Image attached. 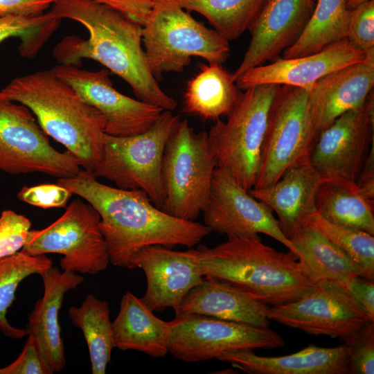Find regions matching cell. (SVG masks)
Returning a JSON list of instances; mask_svg holds the SVG:
<instances>
[{
  "mask_svg": "<svg viewBox=\"0 0 374 374\" xmlns=\"http://www.w3.org/2000/svg\"><path fill=\"white\" fill-rule=\"evenodd\" d=\"M56 184L83 198L98 213L109 262L117 267L134 269L136 254L146 246L192 248L211 232L205 224L167 214L142 190L107 186L85 170L58 178Z\"/></svg>",
  "mask_w": 374,
  "mask_h": 374,
  "instance_id": "obj_1",
  "label": "cell"
},
{
  "mask_svg": "<svg viewBox=\"0 0 374 374\" xmlns=\"http://www.w3.org/2000/svg\"><path fill=\"white\" fill-rule=\"evenodd\" d=\"M51 10L60 19L79 22L89 34L86 40L67 36L57 44L53 57L59 64L79 66L82 59L96 60L126 82L139 100L163 110L177 107L148 66L142 25L94 0H55Z\"/></svg>",
  "mask_w": 374,
  "mask_h": 374,
  "instance_id": "obj_2",
  "label": "cell"
},
{
  "mask_svg": "<svg viewBox=\"0 0 374 374\" xmlns=\"http://www.w3.org/2000/svg\"><path fill=\"white\" fill-rule=\"evenodd\" d=\"M196 251L204 278L229 284L269 306L296 301L314 285L294 253L277 251L258 235L228 238L214 247L199 245Z\"/></svg>",
  "mask_w": 374,
  "mask_h": 374,
  "instance_id": "obj_3",
  "label": "cell"
},
{
  "mask_svg": "<svg viewBox=\"0 0 374 374\" xmlns=\"http://www.w3.org/2000/svg\"><path fill=\"white\" fill-rule=\"evenodd\" d=\"M0 92L27 107L44 132L93 173L103 149L105 118L52 69L16 78Z\"/></svg>",
  "mask_w": 374,
  "mask_h": 374,
  "instance_id": "obj_4",
  "label": "cell"
},
{
  "mask_svg": "<svg viewBox=\"0 0 374 374\" xmlns=\"http://www.w3.org/2000/svg\"><path fill=\"white\" fill-rule=\"evenodd\" d=\"M281 85L262 84L241 92L226 122L220 118L208 134L217 167L228 171L247 190L257 179L261 152Z\"/></svg>",
  "mask_w": 374,
  "mask_h": 374,
  "instance_id": "obj_5",
  "label": "cell"
},
{
  "mask_svg": "<svg viewBox=\"0 0 374 374\" xmlns=\"http://www.w3.org/2000/svg\"><path fill=\"white\" fill-rule=\"evenodd\" d=\"M142 43L148 66L157 81L163 73L183 71L192 57L222 64L230 54L226 38L164 0H157L143 25Z\"/></svg>",
  "mask_w": 374,
  "mask_h": 374,
  "instance_id": "obj_6",
  "label": "cell"
},
{
  "mask_svg": "<svg viewBox=\"0 0 374 374\" xmlns=\"http://www.w3.org/2000/svg\"><path fill=\"white\" fill-rule=\"evenodd\" d=\"M216 167L207 132L197 133L186 119H180L163 154L165 201L161 209L175 217L195 221L208 201Z\"/></svg>",
  "mask_w": 374,
  "mask_h": 374,
  "instance_id": "obj_7",
  "label": "cell"
},
{
  "mask_svg": "<svg viewBox=\"0 0 374 374\" xmlns=\"http://www.w3.org/2000/svg\"><path fill=\"white\" fill-rule=\"evenodd\" d=\"M180 120L163 110L146 131L128 136L105 134L100 159L93 174L122 189L145 191L154 205L165 201L162 161L169 136Z\"/></svg>",
  "mask_w": 374,
  "mask_h": 374,
  "instance_id": "obj_8",
  "label": "cell"
},
{
  "mask_svg": "<svg viewBox=\"0 0 374 374\" xmlns=\"http://www.w3.org/2000/svg\"><path fill=\"white\" fill-rule=\"evenodd\" d=\"M318 135L310 107V92L281 85L263 143L256 181L252 188L276 182L290 167L310 159Z\"/></svg>",
  "mask_w": 374,
  "mask_h": 374,
  "instance_id": "obj_9",
  "label": "cell"
},
{
  "mask_svg": "<svg viewBox=\"0 0 374 374\" xmlns=\"http://www.w3.org/2000/svg\"><path fill=\"white\" fill-rule=\"evenodd\" d=\"M100 220L91 205L75 199L51 224L30 230L21 251L30 256L60 253L64 256L60 261L62 270L96 274L109 263Z\"/></svg>",
  "mask_w": 374,
  "mask_h": 374,
  "instance_id": "obj_10",
  "label": "cell"
},
{
  "mask_svg": "<svg viewBox=\"0 0 374 374\" xmlns=\"http://www.w3.org/2000/svg\"><path fill=\"white\" fill-rule=\"evenodd\" d=\"M71 152L51 146L32 112L0 92V170L12 175L40 172L71 177L81 170Z\"/></svg>",
  "mask_w": 374,
  "mask_h": 374,
  "instance_id": "obj_11",
  "label": "cell"
},
{
  "mask_svg": "<svg viewBox=\"0 0 374 374\" xmlns=\"http://www.w3.org/2000/svg\"><path fill=\"white\" fill-rule=\"evenodd\" d=\"M267 318L308 335L338 338L351 345L372 321L339 283L322 280L300 299L269 307Z\"/></svg>",
  "mask_w": 374,
  "mask_h": 374,
  "instance_id": "obj_12",
  "label": "cell"
},
{
  "mask_svg": "<svg viewBox=\"0 0 374 374\" xmlns=\"http://www.w3.org/2000/svg\"><path fill=\"white\" fill-rule=\"evenodd\" d=\"M171 323L168 353L187 363L217 359L229 351L285 345L283 338L269 327L194 314L175 316Z\"/></svg>",
  "mask_w": 374,
  "mask_h": 374,
  "instance_id": "obj_13",
  "label": "cell"
},
{
  "mask_svg": "<svg viewBox=\"0 0 374 374\" xmlns=\"http://www.w3.org/2000/svg\"><path fill=\"white\" fill-rule=\"evenodd\" d=\"M202 213L204 224L211 231L228 238L263 233L295 254L271 209L251 196L224 169H215L209 199Z\"/></svg>",
  "mask_w": 374,
  "mask_h": 374,
  "instance_id": "obj_14",
  "label": "cell"
},
{
  "mask_svg": "<svg viewBox=\"0 0 374 374\" xmlns=\"http://www.w3.org/2000/svg\"><path fill=\"white\" fill-rule=\"evenodd\" d=\"M51 69L103 115L108 135L128 136L142 133L154 123L163 111L117 91L107 69L91 71L75 65L57 64Z\"/></svg>",
  "mask_w": 374,
  "mask_h": 374,
  "instance_id": "obj_15",
  "label": "cell"
},
{
  "mask_svg": "<svg viewBox=\"0 0 374 374\" xmlns=\"http://www.w3.org/2000/svg\"><path fill=\"white\" fill-rule=\"evenodd\" d=\"M374 96L338 117L319 135L310 156L313 167L325 178L356 182L374 143Z\"/></svg>",
  "mask_w": 374,
  "mask_h": 374,
  "instance_id": "obj_16",
  "label": "cell"
},
{
  "mask_svg": "<svg viewBox=\"0 0 374 374\" xmlns=\"http://www.w3.org/2000/svg\"><path fill=\"white\" fill-rule=\"evenodd\" d=\"M134 267L143 269L147 287L141 298L153 312L172 308L175 311L186 294L204 279L196 249L175 251L161 245L141 249Z\"/></svg>",
  "mask_w": 374,
  "mask_h": 374,
  "instance_id": "obj_17",
  "label": "cell"
},
{
  "mask_svg": "<svg viewBox=\"0 0 374 374\" xmlns=\"http://www.w3.org/2000/svg\"><path fill=\"white\" fill-rule=\"evenodd\" d=\"M316 5L315 0H269L248 30L250 43L235 79L249 69L279 57L292 46L305 28Z\"/></svg>",
  "mask_w": 374,
  "mask_h": 374,
  "instance_id": "obj_18",
  "label": "cell"
},
{
  "mask_svg": "<svg viewBox=\"0 0 374 374\" xmlns=\"http://www.w3.org/2000/svg\"><path fill=\"white\" fill-rule=\"evenodd\" d=\"M365 53L353 47L345 38L321 51L294 58L278 57L246 71L235 79L239 90L262 84L299 87L310 92L315 84L328 73L365 60Z\"/></svg>",
  "mask_w": 374,
  "mask_h": 374,
  "instance_id": "obj_19",
  "label": "cell"
},
{
  "mask_svg": "<svg viewBox=\"0 0 374 374\" xmlns=\"http://www.w3.org/2000/svg\"><path fill=\"white\" fill-rule=\"evenodd\" d=\"M365 60L325 75L310 92L315 131L320 133L343 114L362 105L374 87V51Z\"/></svg>",
  "mask_w": 374,
  "mask_h": 374,
  "instance_id": "obj_20",
  "label": "cell"
},
{
  "mask_svg": "<svg viewBox=\"0 0 374 374\" xmlns=\"http://www.w3.org/2000/svg\"><path fill=\"white\" fill-rule=\"evenodd\" d=\"M325 179L308 159L289 168L274 184L251 188L249 193L277 214L280 229L290 240L317 212L316 194Z\"/></svg>",
  "mask_w": 374,
  "mask_h": 374,
  "instance_id": "obj_21",
  "label": "cell"
},
{
  "mask_svg": "<svg viewBox=\"0 0 374 374\" xmlns=\"http://www.w3.org/2000/svg\"><path fill=\"white\" fill-rule=\"evenodd\" d=\"M39 274L43 280L44 294L28 315L26 330L28 335L34 338L46 362L54 372H59L66 364L59 312L65 294L75 289L84 278L73 271H60L53 265Z\"/></svg>",
  "mask_w": 374,
  "mask_h": 374,
  "instance_id": "obj_22",
  "label": "cell"
},
{
  "mask_svg": "<svg viewBox=\"0 0 374 374\" xmlns=\"http://www.w3.org/2000/svg\"><path fill=\"white\" fill-rule=\"evenodd\" d=\"M350 353L351 347L345 343L332 348L310 344L284 356L264 357L239 350L225 352L217 359L249 374H347Z\"/></svg>",
  "mask_w": 374,
  "mask_h": 374,
  "instance_id": "obj_23",
  "label": "cell"
},
{
  "mask_svg": "<svg viewBox=\"0 0 374 374\" xmlns=\"http://www.w3.org/2000/svg\"><path fill=\"white\" fill-rule=\"evenodd\" d=\"M269 306L251 298L236 287L204 278L184 297L175 316L202 314L259 327H268Z\"/></svg>",
  "mask_w": 374,
  "mask_h": 374,
  "instance_id": "obj_24",
  "label": "cell"
},
{
  "mask_svg": "<svg viewBox=\"0 0 374 374\" xmlns=\"http://www.w3.org/2000/svg\"><path fill=\"white\" fill-rule=\"evenodd\" d=\"M153 312L141 298L125 292L112 322L114 348L137 350L153 357L166 356L172 323L160 319Z\"/></svg>",
  "mask_w": 374,
  "mask_h": 374,
  "instance_id": "obj_25",
  "label": "cell"
},
{
  "mask_svg": "<svg viewBox=\"0 0 374 374\" xmlns=\"http://www.w3.org/2000/svg\"><path fill=\"white\" fill-rule=\"evenodd\" d=\"M290 240L301 271L313 284L327 280L346 287L357 276L371 280L363 269L309 224L304 223Z\"/></svg>",
  "mask_w": 374,
  "mask_h": 374,
  "instance_id": "obj_26",
  "label": "cell"
},
{
  "mask_svg": "<svg viewBox=\"0 0 374 374\" xmlns=\"http://www.w3.org/2000/svg\"><path fill=\"white\" fill-rule=\"evenodd\" d=\"M315 206L317 213L331 223L374 235V200L355 181L326 178L317 190Z\"/></svg>",
  "mask_w": 374,
  "mask_h": 374,
  "instance_id": "obj_27",
  "label": "cell"
},
{
  "mask_svg": "<svg viewBox=\"0 0 374 374\" xmlns=\"http://www.w3.org/2000/svg\"><path fill=\"white\" fill-rule=\"evenodd\" d=\"M241 92L233 73L222 64L202 65L199 71L187 83L184 96V109L206 120L228 116Z\"/></svg>",
  "mask_w": 374,
  "mask_h": 374,
  "instance_id": "obj_28",
  "label": "cell"
},
{
  "mask_svg": "<svg viewBox=\"0 0 374 374\" xmlns=\"http://www.w3.org/2000/svg\"><path fill=\"white\" fill-rule=\"evenodd\" d=\"M68 312L72 323L84 335L89 348L91 373L105 374L114 348L109 303L89 294L80 307L71 306Z\"/></svg>",
  "mask_w": 374,
  "mask_h": 374,
  "instance_id": "obj_29",
  "label": "cell"
},
{
  "mask_svg": "<svg viewBox=\"0 0 374 374\" xmlns=\"http://www.w3.org/2000/svg\"><path fill=\"white\" fill-rule=\"evenodd\" d=\"M313 13L298 40L283 53V58L321 51L346 37L349 10L346 0H315Z\"/></svg>",
  "mask_w": 374,
  "mask_h": 374,
  "instance_id": "obj_30",
  "label": "cell"
},
{
  "mask_svg": "<svg viewBox=\"0 0 374 374\" xmlns=\"http://www.w3.org/2000/svg\"><path fill=\"white\" fill-rule=\"evenodd\" d=\"M204 16L228 41L248 30L269 0H164Z\"/></svg>",
  "mask_w": 374,
  "mask_h": 374,
  "instance_id": "obj_31",
  "label": "cell"
},
{
  "mask_svg": "<svg viewBox=\"0 0 374 374\" xmlns=\"http://www.w3.org/2000/svg\"><path fill=\"white\" fill-rule=\"evenodd\" d=\"M53 265L46 255H28L21 250L0 258V330L11 339H21L28 335L26 329L11 326L6 319L8 308L15 299L19 283L28 276L39 274Z\"/></svg>",
  "mask_w": 374,
  "mask_h": 374,
  "instance_id": "obj_32",
  "label": "cell"
},
{
  "mask_svg": "<svg viewBox=\"0 0 374 374\" xmlns=\"http://www.w3.org/2000/svg\"><path fill=\"white\" fill-rule=\"evenodd\" d=\"M305 223L318 229L374 280V235L364 231L331 223L317 212Z\"/></svg>",
  "mask_w": 374,
  "mask_h": 374,
  "instance_id": "obj_33",
  "label": "cell"
},
{
  "mask_svg": "<svg viewBox=\"0 0 374 374\" xmlns=\"http://www.w3.org/2000/svg\"><path fill=\"white\" fill-rule=\"evenodd\" d=\"M61 19L51 10L38 15H8L0 17V43L9 37L20 39L19 53L26 58L36 55Z\"/></svg>",
  "mask_w": 374,
  "mask_h": 374,
  "instance_id": "obj_34",
  "label": "cell"
},
{
  "mask_svg": "<svg viewBox=\"0 0 374 374\" xmlns=\"http://www.w3.org/2000/svg\"><path fill=\"white\" fill-rule=\"evenodd\" d=\"M346 39L365 53L374 51V0L349 10Z\"/></svg>",
  "mask_w": 374,
  "mask_h": 374,
  "instance_id": "obj_35",
  "label": "cell"
},
{
  "mask_svg": "<svg viewBox=\"0 0 374 374\" xmlns=\"http://www.w3.org/2000/svg\"><path fill=\"white\" fill-rule=\"evenodd\" d=\"M31 222L12 210L0 215V258L12 256L22 249L30 231Z\"/></svg>",
  "mask_w": 374,
  "mask_h": 374,
  "instance_id": "obj_36",
  "label": "cell"
},
{
  "mask_svg": "<svg viewBox=\"0 0 374 374\" xmlns=\"http://www.w3.org/2000/svg\"><path fill=\"white\" fill-rule=\"evenodd\" d=\"M72 193L57 184H44L23 187L17 194L19 200L28 204L42 208H64Z\"/></svg>",
  "mask_w": 374,
  "mask_h": 374,
  "instance_id": "obj_37",
  "label": "cell"
},
{
  "mask_svg": "<svg viewBox=\"0 0 374 374\" xmlns=\"http://www.w3.org/2000/svg\"><path fill=\"white\" fill-rule=\"evenodd\" d=\"M348 373H374V321L369 323L360 332L356 340L349 345Z\"/></svg>",
  "mask_w": 374,
  "mask_h": 374,
  "instance_id": "obj_38",
  "label": "cell"
},
{
  "mask_svg": "<svg viewBox=\"0 0 374 374\" xmlns=\"http://www.w3.org/2000/svg\"><path fill=\"white\" fill-rule=\"evenodd\" d=\"M54 371L42 355L34 338L28 339L18 357L0 368V374H52Z\"/></svg>",
  "mask_w": 374,
  "mask_h": 374,
  "instance_id": "obj_39",
  "label": "cell"
},
{
  "mask_svg": "<svg viewBox=\"0 0 374 374\" xmlns=\"http://www.w3.org/2000/svg\"><path fill=\"white\" fill-rule=\"evenodd\" d=\"M121 12L134 21L143 25L157 0H94Z\"/></svg>",
  "mask_w": 374,
  "mask_h": 374,
  "instance_id": "obj_40",
  "label": "cell"
},
{
  "mask_svg": "<svg viewBox=\"0 0 374 374\" xmlns=\"http://www.w3.org/2000/svg\"><path fill=\"white\" fill-rule=\"evenodd\" d=\"M55 0H0V17L43 14Z\"/></svg>",
  "mask_w": 374,
  "mask_h": 374,
  "instance_id": "obj_41",
  "label": "cell"
},
{
  "mask_svg": "<svg viewBox=\"0 0 374 374\" xmlns=\"http://www.w3.org/2000/svg\"><path fill=\"white\" fill-rule=\"evenodd\" d=\"M366 315L374 321V283L362 276L351 280L345 287Z\"/></svg>",
  "mask_w": 374,
  "mask_h": 374,
  "instance_id": "obj_42",
  "label": "cell"
},
{
  "mask_svg": "<svg viewBox=\"0 0 374 374\" xmlns=\"http://www.w3.org/2000/svg\"><path fill=\"white\" fill-rule=\"evenodd\" d=\"M356 183L366 196L374 200V143L371 145Z\"/></svg>",
  "mask_w": 374,
  "mask_h": 374,
  "instance_id": "obj_43",
  "label": "cell"
},
{
  "mask_svg": "<svg viewBox=\"0 0 374 374\" xmlns=\"http://www.w3.org/2000/svg\"><path fill=\"white\" fill-rule=\"evenodd\" d=\"M368 1L370 0H346V6L348 10H351Z\"/></svg>",
  "mask_w": 374,
  "mask_h": 374,
  "instance_id": "obj_44",
  "label": "cell"
}]
</instances>
